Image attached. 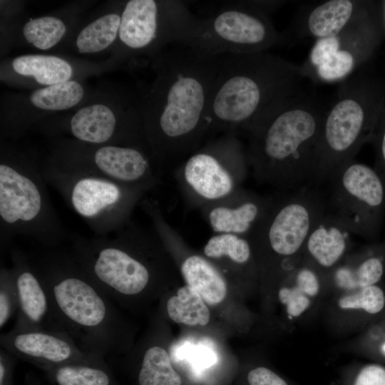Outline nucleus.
<instances>
[{"label": "nucleus", "instance_id": "nucleus-1", "mask_svg": "<svg viewBox=\"0 0 385 385\" xmlns=\"http://www.w3.org/2000/svg\"><path fill=\"white\" fill-rule=\"evenodd\" d=\"M221 58L182 44L160 58L141 114L148 148L160 166L181 163L210 134L209 108Z\"/></svg>", "mask_w": 385, "mask_h": 385}, {"label": "nucleus", "instance_id": "nucleus-2", "mask_svg": "<svg viewBox=\"0 0 385 385\" xmlns=\"http://www.w3.org/2000/svg\"><path fill=\"white\" fill-rule=\"evenodd\" d=\"M329 102L307 86L272 106L245 130L247 163L257 183L280 192L314 184Z\"/></svg>", "mask_w": 385, "mask_h": 385}, {"label": "nucleus", "instance_id": "nucleus-3", "mask_svg": "<svg viewBox=\"0 0 385 385\" xmlns=\"http://www.w3.org/2000/svg\"><path fill=\"white\" fill-rule=\"evenodd\" d=\"M32 261L59 331L84 351L105 359L125 351L128 334L123 319L71 252L46 249Z\"/></svg>", "mask_w": 385, "mask_h": 385}, {"label": "nucleus", "instance_id": "nucleus-4", "mask_svg": "<svg viewBox=\"0 0 385 385\" xmlns=\"http://www.w3.org/2000/svg\"><path fill=\"white\" fill-rule=\"evenodd\" d=\"M307 81L301 66L267 51L222 55L209 108L210 134L245 130Z\"/></svg>", "mask_w": 385, "mask_h": 385}, {"label": "nucleus", "instance_id": "nucleus-5", "mask_svg": "<svg viewBox=\"0 0 385 385\" xmlns=\"http://www.w3.org/2000/svg\"><path fill=\"white\" fill-rule=\"evenodd\" d=\"M71 252L91 279L113 301L125 304L147 293L159 275L163 243L131 220L113 236L69 233Z\"/></svg>", "mask_w": 385, "mask_h": 385}, {"label": "nucleus", "instance_id": "nucleus-6", "mask_svg": "<svg viewBox=\"0 0 385 385\" xmlns=\"http://www.w3.org/2000/svg\"><path fill=\"white\" fill-rule=\"evenodd\" d=\"M385 107V84L364 68L339 83L325 112L314 184L334 172L372 140Z\"/></svg>", "mask_w": 385, "mask_h": 385}, {"label": "nucleus", "instance_id": "nucleus-7", "mask_svg": "<svg viewBox=\"0 0 385 385\" xmlns=\"http://www.w3.org/2000/svg\"><path fill=\"white\" fill-rule=\"evenodd\" d=\"M42 168L17 153L1 156L0 163V245L31 237L46 249L58 248L68 236L51 202Z\"/></svg>", "mask_w": 385, "mask_h": 385}, {"label": "nucleus", "instance_id": "nucleus-8", "mask_svg": "<svg viewBox=\"0 0 385 385\" xmlns=\"http://www.w3.org/2000/svg\"><path fill=\"white\" fill-rule=\"evenodd\" d=\"M42 173L46 183L61 194L96 236L108 235L125 227L149 191L99 176L63 171L51 162L42 167Z\"/></svg>", "mask_w": 385, "mask_h": 385}, {"label": "nucleus", "instance_id": "nucleus-9", "mask_svg": "<svg viewBox=\"0 0 385 385\" xmlns=\"http://www.w3.org/2000/svg\"><path fill=\"white\" fill-rule=\"evenodd\" d=\"M249 165L246 149L236 132L223 133L205 142L175 171L188 203L200 209L240 189Z\"/></svg>", "mask_w": 385, "mask_h": 385}, {"label": "nucleus", "instance_id": "nucleus-10", "mask_svg": "<svg viewBox=\"0 0 385 385\" xmlns=\"http://www.w3.org/2000/svg\"><path fill=\"white\" fill-rule=\"evenodd\" d=\"M284 43L269 14L249 1H226L215 13L197 18L185 46L214 56L266 52Z\"/></svg>", "mask_w": 385, "mask_h": 385}, {"label": "nucleus", "instance_id": "nucleus-11", "mask_svg": "<svg viewBox=\"0 0 385 385\" xmlns=\"http://www.w3.org/2000/svg\"><path fill=\"white\" fill-rule=\"evenodd\" d=\"M383 38L373 1L369 11L342 32L316 40L301 67L312 83H340L367 65Z\"/></svg>", "mask_w": 385, "mask_h": 385}, {"label": "nucleus", "instance_id": "nucleus-12", "mask_svg": "<svg viewBox=\"0 0 385 385\" xmlns=\"http://www.w3.org/2000/svg\"><path fill=\"white\" fill-rule=\"evenodd\" d=\"M272 196L263 220L248 238L279 257H293L327 211V197L313 185Z\"/></svg>", "mask_w": 385, "mask_h": 385}, {"label": "nucleus", "instance_id": "nucleus-13", "mask_svg": "<svg viewBox=\"0 0 385 385\" xmlns=\"http://www.w3.org/2000/svg\"><path fill=\"white\" fill-rule=\"evenodd\" d=\"M197 19L183 1L130 0L120 16L119 38L133 51L184 44Z\"/></svg>", "mask_w": 385, "mask_h": 385}, {"label": "nucleus", "instance_id": "nucleus-14", "mask_svg": "<svg viewBox=\"0 0 385 385\" xmlns=\"http://www.w3.org/2000/svg\"><path fill=\"white\" fill-rule=\"evenodd\" d=\"M51 163L63 171L99 176L149 191L161 180L160 170L154 168L145 150L133 146L76 145L59 150Z\"/></svg>", "mask_w": 385, "mask_h": 385}, {"label": "nucleus", "instance_id": "nucleus-15", "mask_svg": "<svg viewBox=\"0 0 385 385\" xmlns=\"http://www.w3.org/2000/svg\"><path fill=\"white\" fill-rule=\"evenodd\" d=\"M327 210L353 234L368 233L384 198L382 181L368 165L351 160L332 175Z\"/></svg>", "mask_w": 385, "mask_h": 385}, {"label": "nucleus", "instance_id": "nucleus-16", "mask_svg": "<svg viewBox=\"0 0 385 385\" xmlns=\"http://www.w3.org/2000/svg\"><path fill=\"white\" fill-rule=\"evenodd\" d=\"M1 348L16 359L42 371L75 362H103L104 357L81 349L67 334L47 329L17 330L1 334Z\"/></svg>", "mask_w": 385, "mask_h": 385}, {"label": "nucleus", "instance_id": "nucleus-17", "mask_svg": "<svg viewBox=\"0 0 385 385\" xmlns=\"http://www.w3.org/2000/svg\"><path fill=\"white\" fill-rule=\"evenodd\" d=\"M10 257L18 294L17 317L13 329L59 331L46 287L32 260L18 248L10 250Z\"/></svg>", "mask_w": 385, "mask_h": 385}, {"label": "nucleus", "instance_id": "nucleus-18", "mask_svg": "<svg viewBox=\"0 0 385 385\" xmlns=\"http://www.w3.org/2000/svg\"><path fill=\"white\" fill-rule=\"evenodd\" d=\"M373 1L328 0L303 7L291 29L282 32L284 42L291 37L317 39L338 35L366 14Z\"/></svg>", "mask_w": 385, "mask_h": 385}, {"label": "nucleus", "instance_id": "nucleus-19", "mask_svg": "<svg viewBox=\"0 0 385 385\" xmlns=\"http://www.w3.org/2000/svg\"><path fill=\"white\" fill-rule=\"evenodd\" d=\"M272 196L241 188L230 197L200 210L215 234L230 233L249 238L263 220Z\"/></svg>", "mask_w": 385, "mask_h": 385}, {"label": "nucleus", "instance_id": "nucleus-20", "mask_svg": "<svg viewBox=\"0 0 385 385\" xmlns=\"http://www.w3.org/2000/svg\"><path fill=\"white\" fill-rule=\"evenodd\" d=\"M69 130L76 139L85 143L106 145L110 141L120 140L123 145L148 148L144 139L120 128L113 111L103 104L78 110L70 120Z\"/></svg>", "mask_w": 385, "mask_h": 385}, {"label": "nucleus", "instance_id": "nucleus-21", "mask_svg": "<svg viewBox=\"0 0 385 385\" xmlns=\"http://www.w3.org/2000/svg\"><path fill=\"white\" fill-rule=\"evenodd\" d=\"M351 234L336 216L327 210L311 230L303 251L318 267H335L347 252Z\"/></svg>", "mask_w": 385, "mask_h": 385}, {"label": "nucleus", "instance_id": "nucleus-22", "mask_svg": "<svg viewBox=\"0 0 385 385\" xmlns=\"http://www.w3.org/2000/svg\"><path fill=\"white\" fill-rule=\"evenodd\" d=\"M180 270L186 285L210 305L220 303L227 294V282L220 271L203 256L191 254L181 262Z\"/></svg>", "mask_w": 385, "mask_h": 385}, {"label": "nucleus", "instance_id": "nucleus-23", "mask_svg": "<svg viewBox=\"0 0 385 385\" xmlns=\"http://www.w3.org/2000/svg\"><path fill=\"white\" fill-rule=\"evenodd\" d=\"M44 372L54 385H118L106 361L69 363Z\"/></svg>", "mask_w": 385, "mask_h": 385}, {"label": "nucleus", "instance_id": "nucleus-24", "mask_svg": "<svg viewBox=\"0 0 385 385\" xmlns=\"http://www.w3.org/2000/svg\"><path fill=\"white\" fill-rule=\"evenodd\" d=\"M12 66L17 73L33 76L38 83L48 86L68 81L73 73L67 61L54 56H21L13 60Z\"/></svg>", "mask_w": 385, "mask_h": 385}, {"label": "nucleus", "instance_id": "nucleus-25", "mask_svg": "<svg viewBox=\"0 0 385 385\" xmlns=\"http://www.w3.org/2000/svg\"><path fill=\"white\" fill-rule=\"evenodd\" d=\"M137 371L138 385H181L166 350L153 344L144 350Z\"/></svg>", "mask_w": 385, "mask_h": 385}, {"label": "nucleus", "instance_id": "nucleus-26", "mask_svg": "<svg viewBox=\"0 0 385 385\" xmlns=\"http://www.w3.org/2000/svg\"><path fill=\"white\" fill-rule=\"evenodd\" d=\"M166 310L175 322L188 326H205L210 321V311L202 297L188 285L167 302Z\"/></svg>", "mask_w": 385, "mask_h": 385}, {"label": "nucleus", "instance_id": "nucleus-27", "mask_svg": "<svg viewBox=\"0 0 385 385\" xmlns=\"http://www.w3.org/2000/svg\"><path fill=\"white\" fill-rule=\"evenodd\" d=\"M383 272L381 260L376 257H370L336 267L333 279L338 287L355 291L374 285L381 279Z\"/></svg>", "mask_w": 385, "mask_h": 385}, {"label": "nucleus", "instance_id": "nucleus-28", "mask_svg": "<svg viewBox=\"0 0 385 385\" xmlns=\"http://www.w3.org/2000/svg\"><path fill=\"white\" fill-rule=\"evenodd\" d=\"M120 16L108 14L86 26L76 39L78 52L96 53L108 48L117 37Z\"/></svg>", "mask_w": 385, "mask_h": 385}, {"label": "nucleus", "instance_id": "nucleus-29", "mask_svg": "<svg viewBox=\"0 0 385 385\" xmlns=\"http://www.w3.org/2000/svg\"><path fill=\"white\" fill-rule=\"evenodd\" d=\"M83 96L82 86L75 81L48 86L34 91L30 102L43 110L61 111L73 107Z\"/></svg>", "mask_w": 385, "mask_h": 385}, {"label": "nucleus", "instance_id": "nucleus-30", "mask_svg": "<svg viewBox=\"0 0 385 385\" xmlns=\"http://www.w3.org/2000/svg\"><path fill=\"white\" fill-rule=\"evenodd\" d=\"M252 252V244L247 237L230 233L215 234L203 248L204 255L208 259L227 258L239 265L250 262Z\"/></svg>", "mask_w": 385, "mask_h": 385}, {"label": "nucleus", "instance_id": "nucleus-31", "mask_svg": "<svg viewBox=\"0 0 385 385\" xmlns=\"http://www.w3.org/2000/svg\"><path fill=\"white\" fill-rule=\"evenodd\" d=\"M63 22L56 17L43 16L31 19L24 26L26 40L39 49H48L55 46L66 33Z\"/></svg>", "mask_w": 385, "mask_h": 385}, {"label": "nucleus", "instance_id": "nucleus-32", "mask_svg": "<svg viewBox=\"0 0 385 385\" xmlns=\"http://www.w3.org/2000/svg\"><path fill=\"white\" fill-rule=\"evenodd\" d=\"M382 289L376 285L368 286L354 293L342 297L339 306L343 309H362L369 314H376L384 307Z\"/></svg>", "mask_w": 385, "mask_h": 385}, {"label": "nucleus", "instance_id": "nucleus-33", "mask_svg": "<svg viewBox=\"0 0 385 385\" xmlns=\"http://www.w3.org/2000/svg\"><path fill=\"white\" fill-rule=\"evenodd\" d=\"M18 309V294L11 268L0 270V327L2 329Z\"/></svg>", "mask_w": 385, "mask_h": 385}, {"label": "nucleus", "instance_id": "nucleus-34", "mask_svg": "<svg viewBox=\"0 0 385 385\" xmlns=\"http://www.w3.org/2000/svg\"><path fill=\"white\" fill-rule=\"evenodd\" d=\"M278 296L288 314L293 317L301 315L310 304V297L294 282L290 287H282Z\"/></svg>", "mask_w": 385, "mask_h": 385}, {"label": "nucleus", "instance_id": "nucleus-35", "mask_svg": "<svg viewBox=\"0 0 385 385\" xmlns=\"http://www.w3.org/2000/svg\"><path fill=\"white\" fill-rule=\"evenodd\" d=\"M351 385H385V368L379 364L363 366L354 377Z\"/></svg>", "mask_w": 385, "mask_h": 385}, {"label": "nucleus", "instance_id": "nucleus-36", "mask_svg": "<svg viewBox=\"0 0 385 385\" xmlns=\"http://www.w3.org/2000/svg\"><path fill=\"white\" fill-rule=\"evenodd\" d=\"M249 385H288L287 382L276 373L266 367H257L247 375Z\"/></svg>", "mask_w": 385, "mask_h": 385}, {"label": "nucleus", "instance_id": "nucleus-37", "mask_svg": "<svg viewBox=\"0 0 385 385\" xmlns=\"http://www.w3.org/2000/svg\"><path fill=\"white\" fill-rule=\"evenodd\" d=\"M16 358L1 348L0 385H14V372Z\"/></svg>", "mask_w": 385, "mask_h": 385}, {"label": "nucleus", "instance_id": "nucleus-38", "mask_svg": "<svg viewBox=\"0 0 385 385\" xmlns=\"http://www.w3.org/2000/svg\"><path fill=\"white\" fill-rule=\"evenodd\" d=\"M373 138L377 142L380 158L385 165V107L381 114Z\"/></svg>", "mask_w": 385, "mask_h": 385}, {"label": "nucleus", "instance_id": "nucleus-39", "mask_svg": "<svg viewBox=\"0 0 385 385\" xmlns=\"http://www.w3.org/2000/svg\"><path fill=\"white\" fill-rule=\"evenodd\" d=\"M192 360L200 367H207L215 362L213 355L204 349H197L192 354Z\"/></svg>", "mask_w": 385, "mask_h": 385}, {"label": "nucleus", "instance_id": "nucleus-40", "mask_svg": "<svg viewBox=\"0 0 385 385\" xmlns=\"http://www.w3.org/2000/svg\"><path fill=\"white\" fill-rule=\"evenodd\" d=\"M380 26L385 37V0L375 1Z\"/></svg>", "mask_w": 385, "mask_h": 385}, {"label": "nucleus", "instance_id": "nucleus-41", "mask_svg": "<svg viewBox=\"0 0 385 385\" xmlns=\"http://www.w3.org/2000/svg\"><path fill=\"white\" fill-rule=\"evenodd\" d=\"M27 385H40V384H38L36 381L32 380L31 377V379L29 381L27 380Z\"/></svg>", "mask_w": 385, "mask_h": 385}, {"label": "nucleus", "instance_id": "nucleus-42", "mask_svg": "<svg viewBox=\"0 0 385 385\" xmlns=\"http://www.w3.org/2000/svg\"><path fill=\"white\" fill-rule=\"evenodd\" d=\"M381 351L382 354L385 356V342L381 346Z\"/></svg>", "mask_w": 385, "mask_h": 385}]
</instances>
